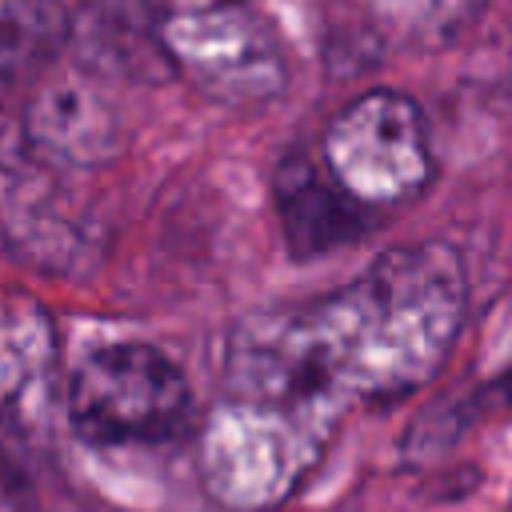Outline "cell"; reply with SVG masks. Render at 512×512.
<instances>
[{
    "label": "cell",
    "mask_w": 512,
    "mask_h": 512,
    "mask_svg": "<svg viewBox=\"0 0 512 512\" xmlns=\"http://www.w3.org/2000/svg\"><path fill=\"white\" fill-rule=\"evenodd\" d=\"M464 264L424 240L384 252L352 284L236 324L224 356L232 396L340 416L428 384L464 324Z\"/></svg>",
    "instance_id": "6da1fadb"
},
{
    "label": "cell",
    "mask_w": 512,
    "mask_h": 512,
    "mask_svg": "<svg viewBox=\"0 0 512 512\" xmlns=\"http://www.w3.org/2000/svg\"><path fill=\"white\" fill-rule=\"evenodd\" d=\"M336 416L232 396L200 432V480L232 512L280 504L320 460Z\"/></svg>",
    "instance_id": "7a4b0ae2"
},
{
    "label": "cell",
    "mask_w": 512,
    "mask_h": 512,
    "mask_svg": "<svg viewBox=\"0 0 512 512\" xmlns=\"http://www.w3.org/2000/svg\"><path fill=\"white\" fill-rule=\"evenodd\" d=\"M64 404L72 432L92 444H156L188 424L192 388L160 348L108 340L72 364Z\"/></svg>",
    "instance_id": "3957f363"
},
{
    "label": "cell",
    "mask_w": 512,
    "mask_h": 512,
    "mask_svg": "<svg viewBox=\"0 0 512 512\" xmlns=\"http://www.w3.org/2000/svg\"><path fill=\"white\" fill-rule=\"evenodd\" d=\"M320 160L364 208H392L420 196L432 180V144L420 104L392 88L348 100L324 128Z\"/></svg>",
    "instance_id": "277c9868"
},
{
    "label": "cell",
    "mask_w": 512,
    "mask_h": 512,
    "mask_svg": "<svg viewBox=\"0 0 512 512\" xmlns=\"http://www.w3.org/2000/svg\"><path fill=\"white\" fill-rule=\"evenodd\" d=\"M160 44L212 96L256 104L284 88V56L244 0H212L160 16Z\"/></svg>",
    "instance_id": "5b68a950"
},
{
    "label": "cell",
    "mask_w": 512,
    "mask_h": 512,
    "mask_svg": "<svg viewBox=\"0 0 512 512\" xmlns=\"http://www.w3.org/2000/svg\"><path fill=\"white\" fill-rule=\"evenodd\" d=\"M272 196H276L284 236H288L292 252H300V256H316L324 248L356 240L368 220V208L356 204L328 176L324 160L316 164L308 156H288L276 168Z\"/></svg>",
    "instance_id": "8992f818"
},
{
    "label": "cell",
    "mask_w": 512,
    "mask_h": 512,
    "mask_svg": "<svg viewBox=\"0 0 512 512\" xmlns=\"http://www.w3.org/2000/svg\"><path fill=\"white\" fill-rule=\"evenodd\" d=\"M52 320L16 292H0V408L12 416H36L52 388Z\"/></svg>",
    "instance_id": "52a82bcc"
},
{
    "label": "cell",
    "mask_w": 512,
    "mask_h": 512,
    "mask_svg": "<svg viewBox=\"0 0 512 512\" xmlns=\"http://www.w3.org/2000/svg\"><path fill=\"white\" fill-rule=\"evenodd\" d=\"M40 192L44 188L32 168L0 164V228L16 248L32 252V260H40L44 268L72 272L88 252V240L64 216V208Z\"/></svg>",
    "instance_id": "ba28073f"
},
{
    "label": "cell",
    "mask_w": 512,
    "mask_h": 512,
    "mask_svg": "<svg viewBox=\"0 0 512 512\" xmlns=\"http://www.w3.org/2000/svg\"><path fill=\"white\" fill-rule=\"evenodd\" d=\"M28 140L44 156L96 164L112 152V124L80 92H44V100L28 116Z\"/></svg>",
    "instance_id": "9c48e42d"
},
{
    "label": "cell",
    "mask_w": 512,
    "mask_h": 512,
    "mask_svg": "<svg viewBox=\"0 0 512 512\" xmlns=\"http://www.w3.org/2000/svg\"><path fill=\"white\" fill-rule=\"evenodd\" d=\"M68 36L60 0H0V72L16 76L40 68Z\"/></svg>",
    "instance_id": "30bf717a"
},
{
    "label": "cell",
    "mask_w": 512,
    "mask_h": 512,
    "mask_svg": "<svg viewBox=\"0 0 512 512\" xmlns=\"http://www.w3.org/2000/svg\"><path fill=\"white\" fill-rule=\"evenodd\" d=\"M384 16L400 20L412 32H452L460 24H468L484 0H372Z\"/></svg>",
    "instance_id": "8fae6325"
},
{
    "label": "cell",
    "mask_w": 512,
    "mask_h": 512,
    "mask_svg": "<svg viewBox=\"0 0 512 512\" xmlns=\"http://www.w3.org/2000/svg\"><path fill=\"white\" fill-rule=\"evenodd\" d=\"M152 4H156V16H164V12H184V8L212 4V0H152Z\"/></svg>",
    "instance_id": "7c38bea8"
}]
</instances>
